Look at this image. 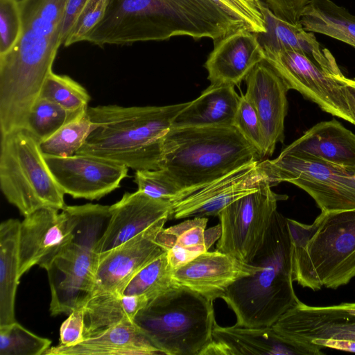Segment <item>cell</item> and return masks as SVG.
Wrapping results in <instances>:
<instances>
[{
    "mask_svg": "<svg viewBox=\"0 0 355 355\" xmlns=\"http://www.w3.org/2000/svg\"><path fill=\"white\" fill-rule=\"evenodd\" d=\"M67 0H19V39L0 56L1 135L26 128L62 43Z\"/></svg>",
    "mask_w": 355,
    "mask_h": 355,
    "instance_id": "2",
    "label": "cell"
},
{
    "mask_svg": "<svg viewBox=\"0 0 355 355\" xmlns=\"http://www.w3.org/2000/svg\"><path fill=\"white\" fill-rule=\"evenodd\" d=\"M134 182L138 191L157 199L171 201L182 191L180 187L163 169L136 171Z\"/></svg>",
    "mask_w": 355,
    "mask_h": 355,
    "instance_id": "36",
    "label": "cell"
},
{
    "mask_svg": "<svg viewBox=\"0 0 355 355\" xmlns=\"http://www.w3.org/2000/svg\"><path fill=\"white\" fill-rule=\"evenodd\" d=\"M344 91L350 112L355 119V80L345 77Z\"/></svg>",
    "mask_w": 355,
    "mask_h": 355,
    "instance_id": "45",
    "label": "cell"
},
{
    "mask_svg": "<svg viewBox=\"0 0 355 355\" xmlns=\"http://www.w3.org/2000/svg\"><path fill=\"white\" fill-rule=\"evenodd\" d=\"M74 220L73 237L45 269L51 290V315L70 314L92 297L98 254L96 247L110 218V206H68Z\"/></svg>",
    "mask_w": 355,
    "mask_h": 355,
    "instance_id": "7",
    "label": "cell"
},
{
    "mask_svg": "<svg viewBox=\"0 0 355 355\" xmlns=\"http://www.w3.org/2000/svg\"><path fill=\"white\" fill-rule=\"evenodd\" d=\"M265 58L257 34L247 29L239 30L214 41L205 64L207 78L212 85H237Z\"/></svg>",
    "mask_w": 355,
    "mask_h": 355,
    "instance_id": "21",
    "label": "cell"
},
{
    "mask_svg": "<svg viewBox=\"0 0 355 355\" xmlns=\"http://www.w3.org/2000/svg\"><path fill=\"white\" fill-rule=\"evenodd\" d=\"M148 303V298L142 295L103 293L92 296L83 306L85 339L122 322L134 321Z\"/></svg>",
    "mask_w": 355,
    "mask_h": 355,
    "instance_id": "28",
    "label": "cell"
},
{
    "mask_svg": "<svg viewBox=\"0 0 355 355\" xmlns=\"http://www.w3.org/2000/svg\"><path fill=\"white\" fill-rule=\"evenodd\" d=\"M87 110L69 111L49 100L39 97L30 112L26 128L41 142Z\"/></svg>",
    "mask_w": 355,
    "mask_h": 355,
    "instance_id": "33",
    "label": "cell"
},
{
    "mask_svg": "<svg viewBox=\"0 0 355 355\" xmlns=\"http://www.w3.org/2000/svg\"><path fill=\"white\" fill-rule=\"evenodd\" d=\"M189 102L165 106L88 107L97 128L76 154L123 164L135 171L162 168L164 141Z\"/></svg>",
    "mask_w": 355,
    "mask_h": 355,
    "instance_id": "4",
    "label": "cell"
},
{
    "mask_svg": "<svg viewBox=\"0 0 355 355\" xmlns=\"http://www.w3.org/2000/svg\"><path fill=\"white\" fill-rule=\"evenodd\" d=\"M207 222V217H194L159 231L155 241L166 251L173 270L208 251L219 239L220 225L206 231Z\"/></svg>",
    "mask_w": 355,
    "mask_h": 355,
    "instance_id": "27",
    "label": "cell"
},
{
    "mask_svg": "<svg viewBox=\"0 0 355 355\" xmlns=\"http://www.w3.org/2000/svg\"><path fill=\"white\" fill-rule=\"evenodd\" d=\"M42 207L24 216L20 224L21 277L33 266L46 269L55 256L73 237L74 220L68 206L61 210Z\"/></svg>",
    "mask_w": 355,
    "mask_h": 355,
    "instance_id": "17",
    "label": "cell"
},
{
    "mask_svg": "<svg viewBox=\"0 0 355 355\" xmlns=\"http://www.w3.org/2000/svg\"><path fill=\"white\" fill-rule=\"evenodd\" d=\"M44 158L64 194L74 198L99 200L119 188L128 175L126 166L95 156L75 154Z\"/></svg>",
    "mask_w": 355,
    "mask_h": 355,
    "instance_id": "15",
    "label": "cell"
},
{
    "mask_svg": "<svg viewBox=\"0 0 355 355\" xmlns=\"http://www.w3.org/2000/svg\"><path fill=\"white\" fill-rule=\"evenodd\" d=\"M20 224L9 218L0 225V326L16 322L15 296L19 280Z\"/></svg>",
    "mask_w": 355,
    "mask_h": 355,
    "instance_id": "29",
    "label": "cell"
},
{
    "mask_svg": "<svg viewBox=\"0 0 355 355\" xmlns=\"http://www.w3.org/2000/svg\"><path fill=\"white\" fill-rule=\"evenodd\" d=\"M271 327L300 354H309L308 347L314 339L355 340V302L310 306L300 301Z\"/></svg>",
    "mask_w": 355,
    "mask_h": 355,
    "instance_id": "13",
    "label": "cell"
},
{
    "mask_svg": "<svg viewBox=\"0 0 355 355\" xmlns=\"http://www.w3.org/2000/svg\"><path fill=\"white\" fill-rule=\"evenodd\" d=\"M293 253L287 218L277 210L251 262L260 268L235 281L221 297L234 313L236 325L272 327L300 302L293 288Z\"/></svg>",
    "mask_w": 355,
    "mask_h": 355,
    "instance_id": "3",
    "label": "cell"
},
{
    "mask_svg": "<svg viewBox=\"0 0 355 355\" xmlns=\"http://www.w3.org/2000/svg\"><path fill=\"white\" fill-rule=\"evenodd\" d=\"M40 143L26 128L1 135V189L24 216L42 207L62 210L66 207L64 193L53 178Z\"/></svg>",
    "mask_w": 355,
    "mask_h": 355,
    "instance_id": "9",
    "label": "cell"
},
{
    "mask_svg": "<svg viewBox=\"0 0 355 355\" xmlns=\"http://www.w3.org/2000/svg\"><path fill=\"white\" fill-rule=\"evenodd\" d=\"M87 110L67 123L47 139L40 143L44 155L69 157L75 155L97 128Z\"/></svg>",
    "mask_w": 355,
    "mask_h": 355,
    "instance_id": "31",
    "label": "cell"
},
{
    "mask_svg": "<svg viewBox=\"0 0 355 355\" xmlns=\"http://www.w3.org/2000/svg\"><path fill=\"white\" fill-rule=\"evenodd\" d=\"M268 182L260 161L251 162L208 183L182 191L171 201L169 219L217 216L230 204Z\"/></svg>",
    "mask_w": 355,
    "mask_h": 355,
    "instance_id": "14",
    "label": "cell"
},
{
    "mask_svg": "<svg viewBox=\"0 0 355 355\" xmlns=\"http://www.w3.org/2000/svg\"><path fill=\"white\" fill-rule=\"evenodd\" d=\"M300 354L269 327L216 324L213 340L200 355Z\"/></svg>",
    "mask_w": 355,
    "mask_h": 355,
    "instance_id": "25",
    "label": "cell"
},
{
    "mask_svg": "<svg viewBox=\"0 0 355 355\" xmlns=\"http://www.w3.org/2000/svg\"><path fill=\"white\" fill-rule=\"evenodd\" d=\"M22 22L18 0H0V56L6 54L19 39Z\"/></svg>",
    "mask_w": 355,
    "mask_h": 355,
    "instance_id": "38",
    "label": "cell"
},
{
    "mask_svg": "<svg viewBox=\"0 0 355 355\" xmlns=\"http://www.w3.org/2000/svg\"><path fill=\"white\" fill-rule=\"evenodd\" d=\"M107 1L87 0L63 44L64 46L84 41L87 33L103 18Z\"/></svg>",
    "mask_w": 355,
    "mask_h": 355,
    "instance_id": "39",
    "label": "cell"
},
{
    "mask_svg": "<svg viewBox=\"0 0 355 355\" xmlns=\"http://www.w3.org/2000/svg\"><path fill=\"white\" fill-rule=\"evenodd\" d=\"M134 322L166 355H200L217 324L214 301L176 284L148 302Z\"/></svg>",
    "mask_w": 355,
    "mask_h": 355,
    "instance_id": "8",
    "label": "cell"
},
{
    "mask_svg": "<svg viewBox=\"0 0 355 355\" xmlns=\"http://www.w3.org/2000/svg\"><path fill=\"white\" fill-rule=\"evenodd\" d=\"M170 200L152 198L137 191L125 193L121 199L110 206V218L96 252L107 251L144 232L157 221L168 218Z\"/></svg>",
    "mask_w": 355,
    "mask_h": 355,
    "instance_id": "20",
    "label": "cell"
},
{
    "mask_svg": "<svg viewBox=\"0 0 355 355\" xmlns=\"http://www.w3.org/2000/svg\"><path fill=\"white\" fill-rule=\"evenodd\" d=\"M299 22L306 31L327 35L355 48V16L331 0H312Z\"/></svg>",
    "mask_w": 355,
    "mask_h": 355,
    "instance_id": "30",
    "label": "cell"
},
{
    "mask_svg": "<svg viewBox=\"0 0 355 355\" xmlns=\"http://www.w3.org/2000/svg\"><path fill=\"white\" fill-rule=\"evenodd\" d=\"M168 218H163L125 242L99 253L92 296L103 293H121L132 278L163 254L155 241Z\"/></svg>",
    "mask_w": 355,
    "mask_h": 355,
    "instance_id": "16",
    "label": "cell"
},
{
    "mask_svg": "<svg viewBox=\"0 0 355 355\" xmlns=\"http://www.w3.org/2000/svg\"><path fill=\"white\" fill-rule=\"evenodd\" d=\"M51 343L17 321L0 326V355H44Z\"/></svg>",
    "mask_w": 355,
    "mask_h": 355,
    "instance_id": "35",
    "label": "cell"
},
{
    "mask_svg": "<svg viewBox=\"0 0 355 355\" xmlns=\"http://www.w3.org/2000/svg\"><path fill=\"white\" fill-rule=\"evenodd\" d=\"M241 29L250 28L216 0H107L84 41L130 44L178 35L216 41Z\"/></svg>",
    "mask_w": 355,
    "mask_h": 355,
    "instance_id": "1",
    "label": "cell"
},
{
    "mask_svg": "<svg viewBox=\"0 0 355 355\" xmlns=\"http://www.w3.org/2000/svg\"><path fill=\"white\" fill-rule=\"evenodd\" d=\"M293 243V280L314 291L355 277V209L324 212L311 225L287 218Z\"/></svg>",
    "mask_w": 355,
    "mask_h": 355,
    "instance_id": "5",
    "label": "cell"
},
{
    "mask_svg": "<svg viewBox=\"0 0 355 355\" xmlns=\"http://www.w3.org/2000/svg\"><path fill=\"white\" fill-rule=\"evenodd\" d=\"M18 1H19V0H18Z\"/></svg>",
    "mask_w": 355,
    "mask_h": 355,
    "instance_id": "46",
    "label": "cell"
},
{
    "mask_svg": "<svg viewBox=\"0 0 355 355\" xmlns=\"http://www.w3.org/2000/svg\"><path fill=\"white\" fill-rule=\"evenodd\" d=\"M234 126L257 150L261 157H266V141L259 119L254 107L244 95L241 96Z\"/></svg>",
    "mask_w": 355,
    "mask_h": 355,
    "instance_id": "37",
    "label": "cell"
},
{
    "mask_svg": "<svg viewBox=\"0 0 355 355\" xmlns=\"http://www.w3.org/2000/svg\"><path fill=\"white\" fill-rule=\"evenodd\" d=\"M260 164L271 187L290 182L306 191L321 211L355 209V170L322 160L292 155L265 159Z\"/></svg>",
    "mask_w": 355,
    "mask_h": 355,
    "instance_id": "10",
    "label": "cell"
},
{
    "mask_svg": "<svg viewBox=\"0 0 355 355\" xmlns=\"http://www.w3.org/2000/svg\"><path fill=\"white\" fill-rule=\"evenodd\" d=\"M322 347L355 352V340L338 338H318L311 341L308 347L309 354H322Z\"/></svg>",
    "mask_w": 355,
    "mask_h": 355,
    "instance_id": "43",
    "label": "cell"
},
{
    "mask_svg": "<svg viewBox=\"0 0 355 355\" xmlns=\"http://www.w3.org/2000/svg\"><path fill=\"white\" fill-rule=\"evenodd\" d=\"M260 158L234 126L171 128L164 138L161 169L183 191Z\"/></svg>",
    "mask_w": 355,
    "mask_h": 355,
    "instance_id": "6",
    "label": "cell"
},
{
    "mask_svg": "<svg viewBox=\"0 0 355 355\" xmlns=\"http://www.w3.org/2000/svg\"><path fill=\"white\" fill-rule=\"evenodd\" d=\"M244 21L255 33H264L266 26L259 8L260 0H216Z\"/></svg>",
    "mask_w": 355,
    "mask_h": 355,
    "instance_id": "40",
    "label": "cell"
},
{
    "mask_svg": "<svg viewBox=\"0 0 355 355\" xmlns=\"http://www.w3.org/2000/svg\"><path fill=\"white\" fill-rule=\"evenodd\" d=\"M286 198L268 182L230 204L218 216L221 234L216 250L250 264L263 245L277 202Z\"/></svg>",
    "mask_w": 355,
    "mask_h": 355,
    "instance_id": "11",
    "label": "cell"
},
{
    "mask_svg": "<svg viewBox=\"0 0 355 355\" xmlns=\"http://www.w3.org/2000/svg\"><path fill=\"white\" fill-rule=\"evenodd\" d=\"M259 8L266 31L256 34L264 51H295L305 55L325 71L343 76L332 53L320 46L312 32L305 31L300 22L293 24L277 17L261 0Z\"/></svg>",
    "mask_w": 355,
    "mask_h": 355,
    "instance_id": "22",
    "label": "cell"
},
{
    "mask_svg": "<svg viewBox=\"0 0 355 355\" xmlns=\"http://www.w3.org/2000/svg\"><path fill=\"white\" fill-rule=\"evenodd\" d=\"M172 271L165 251L140 270L126 285L122 294L145 295L150 302L175 284Z\"/></svg>",
    "mask_w": 355,
    "mask_h": 355,
    "instance_id": "32",
    "label": "cell"
},
{
    "mask_svg": "<svg viewBox=\"0 0 355 355\" xmlns=\"http://www.w3.org/2000/svg\"><path fill=\"white\" fill-rule=\"evenodd\" d=\"M280 154L314 158L355 170V134L334 119L322 121Z\"/></svg>",
    "mask_w": 355,
    "mask_h": 355,
    "instance_id": "23",
    "label": "cell"
},
{
    "mask_svg": "<svg viewBox=\"0 0 355 355\" xmlns=\"http://www.w3.org/2000/svg\"><path fill=\"white\" fill-rule=\"evenodd\" d=\"M260 268L216 250L205 252L172 271L175 284L187 287L214 301L221 298L229 286L239 279Z\"/></svg>",
    "mask_w": 355,
    "mask_h": 355,
    "instance_id": "19",
    "label": "cell"
},
{
    "mask_svg": "<svg viewBox=\"0 0 355 355\" xmlns=\"http://www.w3.org/2000/svg\"><path fill=\"white\" fill-rule=\"evenodd\" d=\"M244 96L254 107L266 141V156L284 140V120L288 111L287 92L283 80L266 61L258 63L245 78Z\"/></svg>",
    "mask_w": 355,
    "mask_h": 355,
    "instance_id": "18",
    "label": "cell"
},
{
    "mask_svg": "<svg viewBox=\"0 0 355 355\" xmlns=\"http://www.w3.org/2000/svg\"><path fill=\"white\" fill-rule=\"evenodd\" d=\"M163 354L134 321H124L70 347L58 345L44 355Z\"/></svg>",
    "mask_w": 355,
    "mask_h": 355,
    "instance_id": "24",
    "label": "cell"
},
{
    "mask_svg": "<svg viewBox=\"0 0 355 355\" xmlns=\"http://www.w3.org/2000/svg\"><path fill=\"white\" fill-rule=\"evenodd\" d=\"M87 0H67L62 26V43L65 42Z\"/></svg>",
    "mask_w": 355,
    "mask_h": 355,
    "instance_id": "44",
    "label": "cell"
},
{
    "mask_svg": "<svg viewBox=\"0 0 355 355\" xmlns=\"http://www.w3.org/2000/svg\"><path fill=\"white\" fill-rule=\"evenodd\" d=\"M240 99L234 86L210 84L177 114L172 128L234 126Z\"/></svg>",
    "mask_w": 355,
    "mask_h": 355,
    "instance_id": "26",
    "label": "cell"
},
{
    "mask_svg": "<svg viewBox=\"0 0 355 355\" xmlns=\"http://www.w3.org/2000/svg\"><path fill=\"white\" fill-rule=\"evenodd\" d=\"M39 97L49 100L69 111L87 109L90 96L80 84L66 75L51 71L46 77Z\"/></svg>",
    "mask_w": 355,
    "mask_h": 355,
    "instance_id": "34",
    "label": "cell"
},
{
    "mask_svg": "<svg viewBox=\"0 0 355 355\" xmlns=\"http://www.w3.org/2000/svg\"><path fill=\"white\" fill-rule=\"evenodd\" d=\"M312 0H263L277 17L291 23H298L305 8Z\"/></svg>",
    "mask_w": 355,
    "mask_h": 355,
    "instance_id": "42",
    "label": "cell"
},
{
    "mask_svg": "<svg viewBox=\"0 0 355 355\" xmlns=\"http://www.w3.org/2000/svg\"><path fill=\"white\" fill-rule=\"evenodd\" d=\"M84 311L80 307L69 314L61 324L59 345L70 347L84 340Z\"/></svg>",
    "mask_w": 355,
    "mask_h": 355,
    "instance_id": "41",
    "label": "cell"
},
{
    "mask_svg": "<svg viewBox=\"0 0 355 355\" xmlns=\"http://www.w3.org/2000/svg\"><path fill=\"white\" fill-rule=\"evenodd\" d=\"M265 60L289 89L297 90L323 111L355 125L344 91V75L331 74L295 51H265Z\"/></svg>",
    "mask_w": 355,
    "mask_h": 355,
    "instance_id": "12",
    "label": "cell"
}]
</instances>
